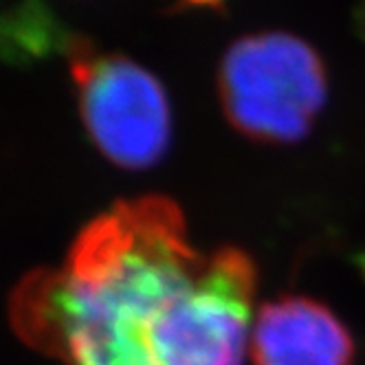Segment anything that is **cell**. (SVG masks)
<instances>
[{
    "instance_id": "277c9868",
    "label": "cell",
    "mask_w": 365,
    "mask_h": 365,
    "mask_svg": "<svg viewBox=\"0 0 365 365\" xmlns=\"http://www.w3.org/2000/svg\"><path fill=\"white\" fill-rule=\"evenodd\" d=\"M253 365H354L350 330L334 312L302 295L262 306L251 332Z\"/></svg>"
},
{
    "instance_id": "7a4b0ae2",
    "label": "cell",
    "mask_w": 365,
    "mask_h": 365,
    "mask_svg": "<svg viewBox=\"0 0 365 365\" xmlns=\"http://www.w3.org/2000/svg\"><path fill=\"white\" fill-rule=\"evenodd\" d=\"M220 97L247 137L291 143L308 133L324 106L326 71L315 51L293 36H251L222 60Z\"/></svg>"
},
{
    "instance_id": "3957f363",
    "label": "cell",
    "mask_w": 365,
    "mask_h": 365,
    "mask_svg": "<svg viewBox=\"0 0 365 365\" xmlns=\"http://www.w3.org/2000/svg\"><path fill=\"white\" fill-rule=\"evenodd\" d=\"M86 133L108 161L143 170L163 159L172 139L168 95L137 62L97 53L84 40L66 44Z\"/></svg>"
},
{
    "instance_id": "6da1fadb",
    "label": "cell",
    "mask_w": 365,
    "mask_h": 365,
    "mask_svg": "<svg viewBox=\"0 0 365 365\" xmlns=\"http://www.w3.org/2000/svg\"><path fill=\"white\" fill-rule=\"evenodd\" d=\"M168 198L117 202L75 238L60 269L14 291L18 336L64 365H152V332L170 299L205 264Z\"/></svg>"
}]
</instances>
